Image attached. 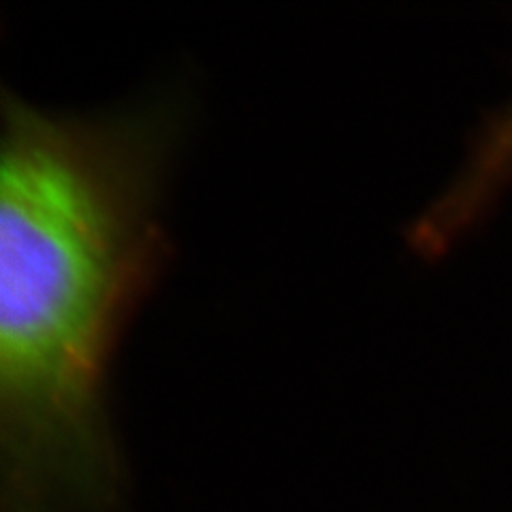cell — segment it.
<instances>
[{
  "instance_id": "cell-1",
  "label": "cell",
  "mask_w": 512,
  "mask_h": 512,
  "mask_svg": "<svg viewBox=\"0 0 512 512\" xmlns=\"http://www.w3.org/2000/svg\"><path fill=\"white\" fill-rule=\"evenodd\" d=\"M171 99L96 114L5 90L0 448L5 512H107L122 485L107 378L169 256Z\"/></svg>"
},
{
  "instance_id": "cell-2",
  "label": "cell",
  "mask_w": 512,
  "mask_h": 512,
  "mask_svg": "<svg viewBox=\"0 0 512 512\" xmlns=\"http://www.w3.org/2000/svg\"><path fill=\"white\" fill-rule=\"evenodd\" d=\"M512 182V103L480 128L455 180L431 201L410 229V244L436 256L451 248Z\"/></svg>"
}]
</instances>
